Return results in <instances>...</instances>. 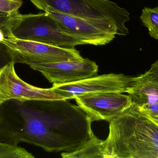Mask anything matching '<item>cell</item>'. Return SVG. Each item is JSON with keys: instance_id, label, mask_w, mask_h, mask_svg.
Wrapping results in <instances>:
<instances>
[{"instance_id": "cell-1", "label": "cell", "mask_w": 158, "mask_h": 158, "mask_svg": "<svg viewBox=\"0 0 158 158\" xmlns=\"http://www.w3.org/2000/svg\"><path fill=\"white\" fill-rule=\"evenodd\" d=\"M92 122L68 99L20 101L0 104V142L27 143L48 152L78 150L94 134Z\"/></svg>"}, {"instance_id": "cell-2", "label": "cell", "mask_w": 158, "mask_h": 158, "mask_svg": "<svg viewBox=\"0 0 158 158\" xmlns=\"http://www.w3.org/2000/svg\"><path fill=\"white\" fill-rule=\"evenodd\" d=\"M103 158H158V125L133 103L110 122Z\"/></svg>"}, {"instance_id": "cell-3", "label": "cell", "mask_w": 158, "mask_h": 158, "mask_svg": "<svg viewBox=\"0 0 158 158\" xmlns=\"http://www.w3.org/2000/svg\"><path fill=\"white\" fill-rule=\"evenodd\" d=\"M38 9L75 17L107 22L117 28L119 35L129 34L125 23L130 20L126 9L110 0H30Z\"/></svg>"}, {"instance_id": "cell-4", "label": "cell", "mask_w": 158, "mask_h": 158, "mask_svg": "<svg viewBox=\"0 0 158 158\" xmlns=\"http://www.w3.org/2000/svg\"><path fill=\"white\" fill-rule=\"evenodd\" d=\"M11 31L16 39L57 47L73 48L88 45L84 40L65 31L57 20L45 12L21 15Z\"/></svg>"}, {"instance_id": "cell-5", "label": "cell", "mask_w": 158, "mask_h": 158, "mask_svg": "<svg viewBox=\"0 0 158 158\" xmlns=\"http://www.w3.org/2000/svg\"><path fill=\"white\" fill-rule=\"evenodd\" d=\"M0 43L4 48L7 64L13 62L30 66L83 58L75 48L57 47L15 37L4 38Z\"/></svg>"}, {"instance_id": "cell-6", "label": "cell", "mask_w": 158, "mask_h": 158, "mask_svg": "<svg viewBox=\"0 0 158 158\" xmlns=\"http://www.w3.org/2000/svg\"><path fill=\"white\" fill-rule=\"evenodd\" d=\"M133 78L123 74L96 75L81 80L64 84H53L52 88L68 100L87 94L127 92Z\"/></svg>"}, {"instance_id": "cell-7", "label": "cell", "mask_w": 158, "mask_h": 158, "mask_svg": "<svg viewBox=\"0 0 158 158\" xmlns=\"http://www.w3.org/2000/svg\"><path fill=\"white\" fill-rule=\"evenodd\" d=\"M74 99L92 122H110L133 104L130 96L116 92L87 94L78 96Z\"/></svg>"}, {"instance_id": "cell-8", "label": "cell", "mask_w": 158, "mask_h": 158, "mask_svg": "<svg viewBox=\"0 0 158 158\" xmlns=\"http://www.w3.org/2000/svg\"><path fill=\"white\" fill-rule=\"evenodd\" d=\"M57 20L65 31L77 36L91 45H104L119 35L117 28L107 22H97L75 17L58 12H46Z\"/></svg>"}, {"instance_id": "cell-9", "label": "cell", "mask_w": 158, "mask_h": 158, "mask_svg": "<svg viewBox=\"0 0 158 158\" xmlns=\"http://www.w3.org/2000/svg\"><path fill=\"white\" fill-rule=\"evenodd\" d=\"M13 62L0 69V104L11 99L20 101L66 99L52 88H40L21 79Z\"/></svg>"}, {"instance_id": "cell-10", "label": "cell", "mask_w": 158, "mask_h": 158, "mask_svg": "<svg viewBox=\"0 0 158 158\" xmlns=\"http://www.w3.org/2000/svg\"><path fill=\"white\" fill-rule=\"evenodd\" d=\"M30 67L40 72L53 84H64L96 76L98 66L88 58L54 63L32 64Z\"/></svg>"}, {"instance_id": "cell-11", "label": "cell", "mask_w": 158, "mask_h": 158, "mask_svg": "<svg viewBox=\"0 0 158 158\" xmlns=\"http://www.w3.org/2000/svg\"><path fill=\"white\" fill-rule=\"evenodd\" d=\"M126 93L138 106L158 104V60L145 73L133 78Z\"/></svg>"}, {"instance_id": "cell-12", "label": "cell", "mask_w": 158, "mask_h": 158, "mask_svg": "<svg viewBox=\"0 0 158 158\" xmlns=\"http://www.w3.org/2000/svg\"><path fill=\"white\" fill-rule=\"evenodd\" d=\"M102 141L94 135L78 150L71 153L63 152L61 156L64 158H103L101 148Z\"/></svg>"}, {"instance_id": "cell-13", "label": "cell", "mask_w": 158, "mask_h": 158, "mask_svg": "<svg viewBox=\"0 0 158 158\" xmlns=\"http://www.w3.org/2000/svg\"><path fill=\"white\" fill-rule=\"evenodd\" d=\"M140 19L152 38L158 41V6L143 8Z\"/></svg>"}, {"instance_id": "cell-14", "label": "cell", "mask_w": 158, "mask_h": 158, "mask_svg": "<svg viewBox=\"0 0 158 158\" xmlns=\"http://www.w3.org/2000/svg\"><path fill=\"white\" fill-rule=\"evenodd\" d=\"M31 153L19 146L0 142V158H34Z\"/></svg>"}, {"instance_id": "cell-15", "label": "cell", "mask_w": 158, "mask_h": 158, "mask_svg": "<svg viewBox=\"0 0 158 158\" xmlns=\"http://www.w3.org/2000/svg\"><path fill=\"white\" fill-rule=\"evenodd\" d=\"M21 15L19 11L11 13L0 12V30L4 33L5 38L14 37L11 29L19 19Z\"/></svg>"}, {"instance_id": "cell-16", "label": "cell", "mask_w": 158, "mask_h": 158, "mask_svg": "<svg viewBox=\"0 0 158 158\" xmlns=\"http://www.w3.org/2000/svg\"><path fill=\"white\" fill-rule=\"evenodd\" d=\"M22 0H0V12L11 13L19 11Z\"/></svg>"}, {"instance_id": "cell-17", "label": "cell", "mask_w": 158, "mask_h": 158, "mask_svg": "<svg viewBox=\"0 0 158 158\" xmlns=\"http://www.w3.org/2000/svg\"><path fill=\"white\" fill-rule=\"evenodd\" d=\"M139 107L158 125V104H146Z\"/></svg>"}, {"instance_id": "cell-18", "label": "cell", "mask_w": 158, "mask_h": 158, "mask_svg": "<svg viewBox=\"0 0 158 158\" xmlns=\"http://www.w3.org/2000/svg\"><path fill=\"white\" fill-rule=\"evenodd\" d=\"M6 55L3 45L0 43V69L6 65Z\"/></svg>"}]
</instances>
